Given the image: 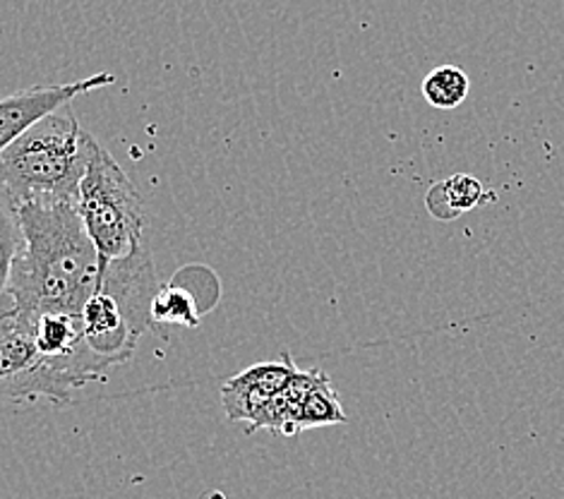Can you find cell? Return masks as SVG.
Segmentation results:
<instances>
[{"label": "cell", "mask_w": 564, "mask_h": 499, "mask_svg": "<svg viewBox=\"0 0 564 499\" xmlns=\"http://www.w3.org/2000/svg\"><path fill=\"white\" fill-rule=\"evenodd\" d=\"M77 211L99 254V279L113 262L144 246L147 211L123 166L97 144L77 193Z\"/></svg>", "instance_id": "3957f363"}, {"label": "cell", "mask_w": 564, "mask_h": 499, "mask_svg": "<svg viewBox=\"0 0 564 499\" xmlns=\"http://www.w3.org/2000/svg\"><path fill=\"white\" fill-rule=\"evenodd\" d=\"M118 83V77L111 73H97L77 83L63 85H36L30 89L12 91L0 99V154L8 147L20 140L26 130H32L36 123H42L46 116L73 104L83 94L94 89H104Z\"/></svg>", "instance_id": "5b68a950"}, {"label": "cell", "mask_w": 564, "mask_h": 499, "mask_svg": "<svg viewBox=\"0 0 564 499\" xmlns=\"http://www.w3.org/2000/svg\"><path fill=\"white\" fill-rule=\"evenodd\" d=\"M423 99L440 111H452L462 106L471 91V79L456 65H440L423 77Z\"/></svg>", "instance_id": "8fae6325"}, {"label": "cell", "mask_w": 564, "mask_h": 499, "mask_svg": "<svg viewBox=\"0 0 564 499\" xmlns=\"http://www.w3.org/2000/svg\"><path fill=\"white\" fill-rule=\"evenodd\" d=\"M488 199L486 187L474 175L456 173L447 181H440L425 195V207L440 221H452L471 211Z\"/></svg>", "instance_id": "9c48e42d"}, {"label": "cell", "mask_w": 564, "mask_h": 499, "mask_svg": "<svg viewBox=\"0 0 564 499\" xmlns=\"http://www.w3.org/2000/svg\"><path fill=\"white\" fill-rule=\"evenodd\" d=\"M344 423H348V415L341 409L337 389H334L332 380L325 375L303 399L301 413H299V427L303 433V430H311V427L344 425Z\"/></svg>", "instance_id": "7c38bea8"}, {"label": "cell", "mask_w": 564, "mask_h": 499, "mask_svg": "<svg viewBox=\"0 0 564 499\" xmlns=\"http://www.w3.org/2000/svg\"><path fill=\"white\" fill-rule=\"evenodd\" d=\"M75 389H83L75 377L39 350L32 317L8 299L0 301V409L39 401L63 406L73 401Z\"/></svg>", "instance_id": "277c9868"}, {"label": "cell", "mask_w": 564, "mask_h": 499, "mask_svg": "<svg viewBox=\"0 0 564 499\" xmlns=\"http://www.w3.org/2000/svg\"><path fill=\"white\" fill-rule=\"evenodd\" d=\"M24 248L6 299L26 317L79 315L99 286V254L77 205L39 197L18 205Z\"/></svg>", "instance_id": "6da1fadb"}, {"label": "cell", "mask_w": 564, "mask_h": 499, "mask_svg": "<svg viewBox=\"0 0 564 499\" xmlns=\"http://www.w3.org/2000/svg\"><path fill=\"white\" fill-rule=\"evenodd\" d=\"M97 140L73 111V104L46 116L0 154V187L22 205L26 199L53 197L77 205Z\"/></svg>", "instance_id": "7a4b0ae2"}, {"label": "cell", "mask_w": 564, "mask_h": 499, "mask_svg": "<svg viewBox=\"0 0 564 499\" xmlns=\"http://www.w3.org/2000/svg\"><path fill=\"white\" fill-rule=\"evenodd\" d=\"M219 279L207 267H183L152 303V325L197 327L219 301Z\"/></svg>", "instance_id": "8992f818"}, {"label": "cell", "mask_w": 564, "mask_h": 499, "mask_svg": "<svg viewBox=\"0 0 564 499\" xmlns=\"http://www.w3.org/2000/svg\"><path fill=\"white\" fill-rule=\"evenodd\" d=\"M295 362L289 354H281L276 362H258L240 375L231 377L221 387V403L228 421L248 423V430L260 421L262 411L270 401L279 397L291 377L295 375Z\"/></svg>", "instance_id": "52a82bcc"}, {"label": "cell", "mask_w": 564, "mask_h": 499, "mask_svg": "<svg viewBox=\"0 0 564 499\" xmlns=\"http://www.w3.org/2000/svg\"><path fill=\"white\" fill-rule=\"evenodd\" d=\"M85 329V341L94 354L123 366L132 358L140 341V334L132 329L123 307L118 305L111 293L94 291L91 299L79 313Z\"/></svg>", "instance_id": "ba28073f"}, {"label": "cell", "mask_w": 564, "mask_h": 499, "mask_svg": "<svg viewBox=\"0 0 564 499\" xmlns=\"http://www.w3.org/2000/svg\"><path fill=\"white\" fill-rule=\"evenodd\" d=\"M24 248V231L18 214V202L0 187V301L8 295L12 269Z\"/></svg>", "instance_id": "30bf717a"}]
</instances>
